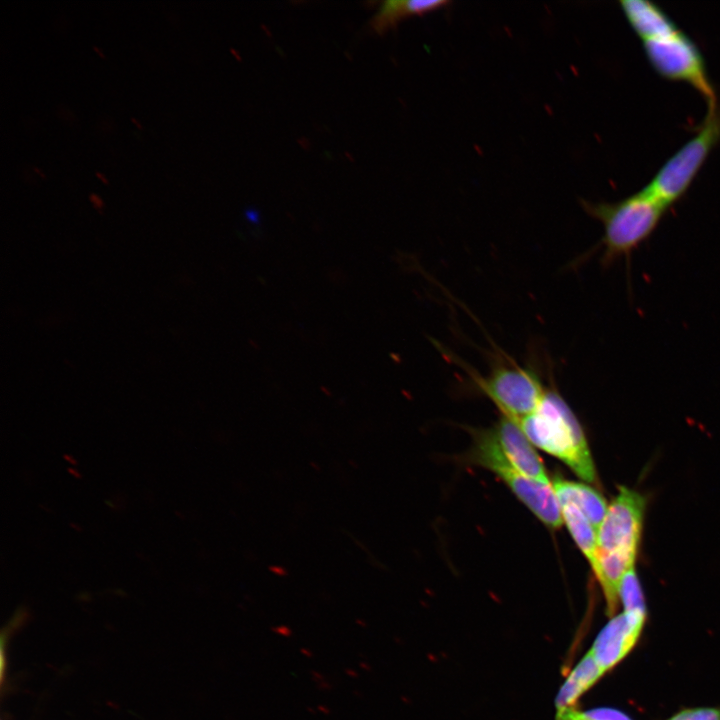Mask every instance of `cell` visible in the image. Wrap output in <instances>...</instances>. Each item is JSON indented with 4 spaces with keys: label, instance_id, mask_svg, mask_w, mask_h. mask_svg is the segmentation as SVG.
I'll return each mask as SVG.
<instances>
[{
    "label": "cell",
    "instance_id": "obj_13",
    "mask_svg": "<svg viewBox=\"0 0 720 720\" xmlns=\"http://www.w3.org/2000/svg\"><path fill=\"white\" fill-rule=\"evenodd\" d=\"M449 4L445 0H388L382 3L370 25L376 33L383 34L405 18L421 16Z\"/></svg>",
    "mask_w": 720,
    "mask_h": 720
},
{
    "label": "cell",
    "instance_id": "obj_10",
    "mask_svg": "<svg viewBox=\"0 0 720 720\" xmlns=\"http://www.w3.org/2000/svg\"><path fill=\"white\" fill-rule=\"evenodd\" d=\"M620 8L642 42L670 36L679 29L655 3L646 0H621Z\"/></svg>",
    "mask_w": 720,
    "mask_h": 720
},
{
    "label": "cell",
    "instance_id": "obj_9",
    "mask_svg": "<svg viewBox=\"0 0 720 720\" xmlns=\"http://www.w3.org/2000/svg\"><path fill=\"white\" fill-rule=\"evenodd\" d=\"M491 430L503 454L520 473L532 480L551 484L534 445L517 421L501 415Z\"/></svg>",
    "mask_w": 720,
    "mask_h": 720
},
{
    "label": "cell",
    "instance_id": "obj_20",
    "mask_svg": "<svg viewBox=\"0 0 720 720\" xmlns=\"http://www.w3.org/2000/svg\"><path fill=\"white\" fill-rule=\"evenodd\" d=\"M130 119H131L132 123H134L137 126V128H139V129L142 128V125L140 124L138 119H136L135 117H131Z\"/></svg>",
    "mask_w": 720,
    "mask_h": 720
},
{
    "label": "cell",
    "instance_id": "obj_19",
    "mask_svg": "<svg viewBox=\"0 0 720 720\" xmlns=\"http://www.w3.org/2000/svg\"><path fill=\"white\" fill-rule=\"evenodd\" d=\"M95 175H96V177H97L99 180H101V182H103L104 184H107V183H108L107 178H106L105 175L102 174L101 172L96 171V172H95Z\"/></svg>",
    "mask_w": 720,
    "mask_h": 720
},
{
    "label": "cell",
    "instance_id": "obj_7",
    "mask_svg": "<svg viewBox=\"0 0 720 720\" xmlns=\"http://www.w3.org/2000/svg\"><path fill=\"white\" fill-rule=\"evenodd\" d=\"M643 47L649 63L660 76L689 84L704 97L708 108L718 105L704 58L695 43L682 31L643 42Z\"/></svg>",
    "mask_w": 720,
    "mask_h": 720
},
{
    "label": "cell",
    "instance_id": "obj_6",
    "mask_svg": "<svg viewBox=\"0 0 720 720\" xmlns=\"http://www.w3.org/2000/svg\"><path fill=\"white\" fill-rule=\"evenodd\" d=\"M471 460L495 473L513 494L545 525L563 524L561 508L551 484L532 480L520 473L500 449L491 428L475 433Z\"/></svg>",
    "mask_w": 720,
    "mask_h": 720
},
{
    "label": "cell",
    "instance_id": "obj_12",
    "mask_svg": "<svg viewBox=\"0 0 720 720\" xmlns=\"http://www.w3.org/2000/svg\"><path fill=\"white\" fill-rule=\"evenodd\" d=\"M606 673L587 651L562 683L555 699L556 710L576 707L578 700Z\"/></svg>",
    "mask_w": 720,
    "mask_h": 720
},
{
    "label": "cell",
    "instance_id": "obj_3",
    "mask_svg": "<svg viewBox=\"0 0 720 720\" xmlns=\"http://www.w3.org/2000/svg\"><path fill=\"white\" fill-rule=\"evenodd\" d=\"M583 210L603 226L600 262L610 266L625 258L646 242L658 227L666 207L644 188L616 202L580 201Z\"/></svg>",
    "mask_w": 720,
    "mask_h": 720
},
{
    "label": "cell",
    "instance_id": "obj_11",
    "mask_svg": "<svg viewBox=\"0 0 720 720\" xmlns=\"http://www.w3.org/2000/svg\"><path fill=\"white\" fill-rule=\"evenodd\" d=\"M551 485L560 508L565 504L576 506L598 531L608 509L605 498L598 490L561 477L554 478Z\"/></svg>",
    "mask_w": 720,
    "mask_h": 720
},
{
    "label": "cell",
    "instance_id": "obj_15",
    "mask_svg": "<svg viewBox=\"0 0 720 720\" xmlns=\"http://www.w3.org/2000/svg\"><path fill=\"white\" fill-rule=\"evenodd\" d=\"M555 720H632L623 712L611 708L579 710L576 707L556 710Z\"/></svg>",
    "mask_w": 720,
    "mask_h": 720
},
{
    "label": "cell",
    "instance_id": "obj_4",
    "mask_svg": "<svg viewBox=\"0 0 720 720\" xmlns=\"http://www.w3.org/2000/svg\"><path fill=\"white\" fill-rule=\"evenodd\" d=\"M464 368L477 390L487 396L502 415L517 422L536 410L546 392L547 387L534 368L522 366L505 354L496 356L484 375Z\"/></svg>",
    "mask_w": 720,
    "mask_h": 720
},
{
    "label": "cell",
    "instance_id": "obj_2",
    "mask_svg": "<svg viewBox=\"0 0 720 720\" xmlns=\"http://www.w3.org/2000/svg\"><path fill=\"white\" fill-rule=\"evenodd\" d=\"M518 423L534 446L558 458L582 480L597 481L582 426L555 387L548 386L536 410Z\"/></svg>",
    "mask_w": 720,
    "mask_h": 720
},
{
    "label": "cell",
    "instance_id": "obj_8",
    "mask_svg": "<svg viewBox=\"0 0 720 720\" xmlns=\"http://www.w3.org/2000/svg\"><path fill=\"white\" fill-rule=\"evenodd\" d=\"M646 619V607L623 609L601 629L588 651L605 673L631 653L641 637Z\"/></svg>",
    "mask_w": 720,
    "mask_h": 720
},
{
    "label": "cell",
    "instance_id": "obj_21",
    "mask_svg": "<svg viewBox=\"0 0 720 720\" xmlns=\"http://www.w3.org/2000/svg\"><path fill=\"white\" fill-rule=\"evenodd\" d=\"M33 170H34L35 172H37L38 174H40L41 177H45L44 173H43L40 169H38L37 167H33Z\"/></svg>",
    "mask_w": 720,
    "mask_h": 720
},
{
    "label": "cell",
    "instance_id": "obj_5",
    "mask_svg": "<svg viewBox=\"0 0 720 720\" xmlns=\"http://www.w3.org/2000/svg\"><path fill=\"white\" fill-rule=\"evenodd\" d=\"M720 141V107L708 108L696 134L656 172L644 189L666 207L683 197Z\"/></svg>",
    "mask_w": 720,
    "mask_h": 720
},
{
    "label": "cell",
    "instance_id": "obj_14",
    "mask_svg": "<svg viewBox=\"0 0 720 720\" xmlns=\"http://www.w3.org/2000/svg\"><path fill=\"white\" fill-rule=\"evenodd\" d=\"M563 523L590 565L593 563L597 546V529L587 517L572 504L561 506Z\"/></svg>",
    "mask_w": 720,
    "mask_h": 720
},
{
    "label": "cell",
    "instance_id": "obj_17",
    "mask_svg": "<svg viewBox=\"0 0 720 720\" xmlns=\"http://www.w3.org/2000/svg\"><path fill=\"white\" fill-rule=\"evenodd\" d=\"M89 200H90V202L92 203V205L94 206V208L97 209V210H99V211H100V210L103 208V206H104V203H103L102 198H101L98 194H96V193H93V192L90 193V194H89Z\"/></svg>",
    "mask_w": 720,
    "mask_h": 720
},
{
    "label": "cell",
    "instance_id": "obj_18",
    "mask_svg": "<svg viewBox=\"0 0 720 720\" xmlns=\"http://www.w3.org/2000/svg\"><path fill=\"white\" fill-rule=\"evenodd\" d=\"M284 629H286V627H283V626L278 627V628L276 629V631H277L276 633H278V634H280V635H283V636H289V635L291 634L290 629H289V630H286V631H284Z\"/></svg>",
    "mask_w": 720,
    "mask_h": 720
},
{
    "label": "cell",
    "instance_id": "obj_22",
    "mask_svg": "<svg viewBox=\"0 0 720 720\" xmlns=\"http://www.w3.org/2000/svg\"><path fill=\"white\" fill-rule=\"evenodd\" d=\"M93 49H94L101 57H105V56L103 55V53L98 49L97 46L93 45Z\"/></svg>",
    "mask_w": 720,
    "mask_h": 720
},
{
    "label": "cell",
    "instance_id": "obj_16",
    "mask_svg": "<svg viewBox=\"0 0 720 720\" xmlns=\"http://www.w3.org/2000/svg\"><path fill=\"white\" fill-rule=\"evenodd\" d=\"M666 720H720V707L686 708Z\"/></svg>",
    "mask_w": 720,
    "mask_h": 720
},
{
    "label": "cell",
    "instance_id": "obj_1",
    "mask_svg": "<svg viewBox=\"0 0 720 720\" xmlns=\"http://www.w3.org/2000/svg\"><path fill=\"white\" fill-rule=\"evenodd\" d=\"M646 499L626 486L608 505L597 531V546L592 570L601 586L609 617L619 606L620 584L634 569L643 526Z\"/></svg>",
    "mask_w": 720,
    "mask_h": 720
}]
</instances>
